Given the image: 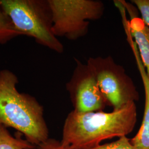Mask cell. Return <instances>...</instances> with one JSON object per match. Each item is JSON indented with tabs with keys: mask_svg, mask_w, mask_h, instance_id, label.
<instances>
[{
	"mask_svg": "<svg viewBox=\"0 0 149 149\" xmlns=\"http://www.w3.org/2000/svg\"><path fill=\"white\" fill-rule=\"evenodd\" d=\"M0 7L22 36L33 38L43 47L63 53V44L53 32L48 0H0Z\"/></svg>",
	"mask_w": 149,
	"mask_h": 149,
	"instance_id": "cell-3",
	"label": "cell"
},
{
	"mask_svg": "<svg viewBox=\"0 0 149 149\" xmlns=\"http://www.w3.org/2000/svg\"><path fill=\"white\" fill-rule=\"evenodd\" d=\"M37 149H77L74 146L64 144L61 141L55 139L49 138L45 141L39 144Z\"/></svg>",
	"mask_w": 149,
	"mask_h": 149,
	"instance_id": "cell-13",
	"label": "cell"
},
{
	"mask_svg": "<svg viewBox=\"0 0 149 149\" xmlns=\"http://www.w3.org/2000/svg\"><path fill=\"white\" fill-rule=\"evenodd\" d=\"M20 36L10 19L0 7V45L5 44Z\"/></svg>",
	"mask_w": 149,
	"mask_h": 149,
	"instance_id": "cell-10",
	"label": "cell"
},
{
	"mask_svg": "<svg viewBox=\"0 0 149 149\" xmlns=\"http://www.w3.org/2000/svg\"><path fill=\"white\" fill-rule=\"evenodd\" d=\"M127 39L134 55L145 92V107L142 123L138 132L134 138L130 139V141L132 144L139 149H149V78L146 74L139 54L137 46L133 39L130 36Z\"/></svg>",
	"mask_w": 149,
	"mask_h": 149,
	"instance_id": "cell-8",
	"label": "cell"
},
{
	"mask_svg": "<svg viewBox=\"0 0 149 149\" xmlns=\"http://www.w3.org/2000/svg\"><path fill=\"white\" fill-rule=\"evenodd\" d=\"M130 2L136 7L141 19L149 27V0H132Z\"/></svg>",
	"mask_w": 149,
	"mask_h": 149,
	"instance_id": "cell-12",
	"label": "cell"
},
{
	"mask_svg": "<svg viewBox=\"0 0 149 149\" xmlns=\"http://www.w3.org/2000/svg\"><path fill=\"white\" fill-rule=\"evenodd\" d=\"M89 149H140L132 144L130 139L127 136L118 138L117 140L112 143L101 144L95 148Z\"/></svg>",
	"mask_w": 149,
	"mask_h": 149,
	"instance_id": "cell-11",
	"label": "cell"
},
{
	"mask_svg": "<svg viewBox=\"0 0 149 149\" xmlns=\"http://www.w3.org/2000/svg\"><path fill=\"white\" fill-rule=\"evenodd\" d=\"M86 64L94 74L108 106L113 110L139 100V92L133 80L111 56L91 57Z\"/></svg>",
	"mask_w": 149,
	"mask_h": 149,
	"instance_id": "cell-5",
	"label": "cell"
},
{
	"mask_svg": "<svg viewBox=\"0 0 149 149\" xmlns=\"http://www.w3.org/2000/svg\"><path fill=\"white\" fill-rule=\"evenodd\" d=\"M52 13L53 32L56 37L76 40L89 31L90 21L100 20L105 10L99 0H48Z\"/></svg>",
	"mask_w": 149,
	"mask_h": 149,
	"instance_id": "cell-4",
	"label": "cell"
},
{
	"mask_svg": "<svg viewBox=\"0 0 149 149\" xmlns=\"http://www.w3.org/2000/svg\"><path fill=\"white\" fill-rule=\"evenodd\" d=\"M136 121L135 102L111 112L73 110L65 119L61 141L77 149H91L107 139L127 136L133 132Z\"/></svg>",
	"mask_w": 149,
	"mask_h": 149,
	"instance_id": "cell-1",
	"label": "cell"
},
{
	"mask_svg": "<svg viewBox=\"0 0 149 149\" xmlns=\"http://www.w3.org/2000/svg\"><path fill=\"white\" fill-rule=\"evenodd\" d=\"M13 136L7 128L0 125V149H36L37 146L30 143L21 136Z\"/></svg>",
	"mask_w": 149,
	"mask_h": 149,
	"instance_id": "cell-9",
	"label": "cell"
},
{
	"mask_svg": "<svg viewBox=\"0 0 149 149\" xmlns=\"http://www.w3.org/2000/svg\"><path fill=\"white\" fill-rule=\"evenodd\" d=\"M18 82L10 70L0 71V125L14 128L37 147L49 138L44 108L35 97L19 92Z\"/></svg>",
	"mask_w": 149,
	"mask_h": 149,
	"instance_id": "cell-2",
	"label": "cell"
},
{
	"mask_svg": "<svg viewBox=\"0 0 149 149\" xmlns=\"http://www.w3.org/2000/svg\"><path fill=\"white\" fill-rule=\"evenodd\" d=\"M76 66L66 85L74 111L80 113L103 111L108 106L96 78L87 64L74 59Z\"/></svg>",
	"mask_w": 149,
	"mask_h": 149,
	"instance_id": "cell-6",
	"label": "cell"
},
{
	"mask_svg": "<svg viewBox=\"0 0 149 149\" xmlns=\"http://www.w3.org/2000/svg\"><path fill=\"white\" fill-rule=\"evenodd\" d=\"M129 16V28L136 44L140 57L149 78V27L138 16L136 7L131 2L120 0Z\"/></svg>",
	"mask_w": 149,
	"mask_h": 149,
	"instance_id": "cell-7",
	"label": "cell"
}]
</instances>
